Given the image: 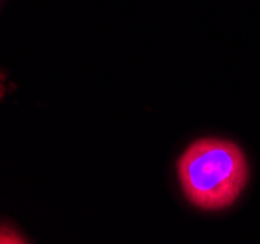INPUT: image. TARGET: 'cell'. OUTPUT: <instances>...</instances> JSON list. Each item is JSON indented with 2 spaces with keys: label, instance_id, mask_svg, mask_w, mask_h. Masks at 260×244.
Segmentation results:
<instances>
[{
  "label": "cell",
  "instance_id": "6da1fadb",
  "mask_svg": "<svg viewBox=\"0 0 260 244\" xmlns=\"http://www.w3.org/2000/svg\"><path fill=\"white\" fill-rule=\"evenodd\" d=\"M178 182L188 203L202 211L235 205L248 184V162L241 147L227 139L194 141L178 158Z\"/></svg>",
  "mask_w": 260,
  "mask_h": 244
},
{
  "label": "cell",
  "instance_id": "7a4b0ae2",
  "mask_svg": "<svg viewBox=\"0 0 260 244\" xmlns=\"http://www.w3.org/2000/svg\"><path fill=\"white\" fill-rule=\"evenodd\" d=\"M0 242H27V240L16 229L4 223L0 225Z\"/></svg>",
  "mask_w": 260,
  "mask_h": 244
}]
</instances>
